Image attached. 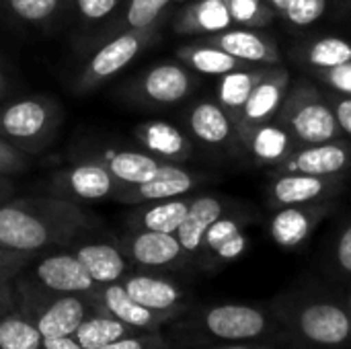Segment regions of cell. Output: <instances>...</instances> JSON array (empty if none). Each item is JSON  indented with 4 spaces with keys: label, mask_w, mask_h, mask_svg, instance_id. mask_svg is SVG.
I'll use <instances>...</instances> for the list:
<instances>
[{
    "label": "cell",
    "mask_w": 351,
    "mask_h": 349,
    "mask_svg": "<svg viewBox=\"0 0 351 349\" xmlns=\"http://www.w3.org/2000/svg\"><path fill=\"white\" fill-rule=\"evenodd\" d=\"M101 222L82 204L58 195H12L0 204V247L39 255L68 249Z\"/></svg>",
    "instance_id": "6da1fadb"
},
{
    "label": "cell",
    "mask_w": 351,
    "mask_h": 349,
    "mask_svg": "<svg viewBox=\"0 0 351 349\" xmlns=\"http://www.w3.org/2000/svg\"><path fill=\"white\" fill-rule=\"evenodd\" d=\"M64 109L51 95H27L0 103V138L27 156H39L56 140Z\"/></svg>",
    "instance_id": "7a4b0ae2"
},
{
    "label": "cell",
    "mask_w": 351,
    "mask_h": 349,
    "mask_svg": "<svg viewBox=\"0 0 351 349\" xmlns=\"http://www.w3.org/2000/svg\"><path fill=\"white\" fill-rule=\"evenodd\" d=\"M14 296L19 309L37 325L43 339L72 337L76 329L95 313H105L97 296L51 294L16 276Z\"/></svg>",
    "instance_id": "3957f363"
},
{
    "label": "cell",
    "mask_w": 351,
    "mask_h": 349,
    "mask_svg": "<svg viewBox=\"0 0 351 349\" xmlns=\"http://www.w3.org/2000/svg\"><path fill=\"white\" fill-rule=\"evenodd\" d=\"M175 323L179 331L193 333L197 337H208L222 344H247L261 341L271 335L280 319L253 304L226 302L204 309L183 323L179 319Z\"/></svg>",
    "instance_id": "277c9868"
},
{
    "label": "cell",
    "mask_w": 351,
    "mask_h": 349,
    "mask_svg": "<svg viewBox=\"0 0 351 349\" xmlns=\"http://www.w3.org/2000/svg\"><path fill=\"white\" fill-rule=\"evenodd\" d=\"M276 121L294 136L298 146L331 142L343 134L329 101L315 84L304 80L290 84Z\"/></svg>",
    "instance_id": "5b68a950"
},
{
    "label": "cell",
    "mask_w": 351,
    "mask_h": 349,
    "mask_svg": "<svg viewBox=\"0 0 351 349\" xmlns=\"http://www.w3.org/2000/svg\"><path fill=\"white\" fill-rule=\"evenodd\" d=\"M158 35L160 27H150L123 31L115 37L101 41V45L93 49L88 60L80 66L74 78V91L82 95L101 88L121 70H125L144 49H148L158 39Z\"/></svg>",
    "instance_id": "8992f818"
},
{
    "label": "cell",
    "mask_w": 351,
    "mask_h": 349,
    "mask_svg": "<svg viewBox=\"0 0 351 349\" xmlns=\"http://www.w3.org/2000/svg\"><path fill=\"white\" fill-rule=\"evenodd\" d=\"M280 321L292 329V333L313 348L339 349L351 341L350 311L331 300H306L290 309L288 315L278 313Z\"/></svg>",
    "instance_id": "52a82bcc"
},
{
    "label": "cell",
    "mask_w": 351,
    "mask_h": 349,
    "mask_svg": "<svg viewBox=\"0 0 351 349\" xmlns=\"http://www.w3.org/2000/svg\"><path fill=\"white\" fill-rule=\"evenodd\" d=\"M19 276L51 294H78L93 298L101 290L70 249H53L35 255Z\"/></svg>",
    "instance_id": "ba28073f"
},
{
    "label": "cell",
    "mask_w": 351,
    "mask_h": 349,
    "mask_svg": "<svg viewBox=\"0 0 351 349\" xmlns=\"http://www.w3.org/2000/svg\"><path fill=\"white\" fill-rule=\"evenodd\" d=\"M193 88L195 78L183 64L160 62L130 80L121 93L136 105L167 107L187 99Z\"/></svg>",
    "instance_id": "9c48e42d"
},
{
    "label": "cell",
    "mask_w": 351,
    "mask_h": 349,
    "mask_svg": "<svg viewBox=\"0 0 351 349\" xmlns=\"http://www.w3.org/2000/svg\"><path fill=\"white\" fill-rule=\"evenodd\" d=\"M51 195L76 204L107 200L115 202L123 189V183H119L97 156H86L78 163H72L70 167L60 169L51 179Z\"/></svg>",
    "instance_id": "30bf717a"
},
{
    "label": "cell",
    "mask_w": 351,
    "mask_h": 349,
    "mask_svg": "<svg viewBox=\"0 0 351 349\" xmlns=\"http://www.w3.org/2000/svg\"><path fill=\"white\" fill-rule=\"evenodd\" d=\"M117 243L134 269L162 272L181 267L189 261L177 234L128 228Z\"/></svg>",
    "instance_id": "8fae6325"
},
{
    "label": "cell",
    "mask_w": 351,
    "mask_h": 349,
    "mask_svg": "<svg viewBox=\"0 0 351 349\" xmlns=\"http://www.w3.org/2000/svg\"><path fill=\"white\" fill-rule=\"evenodd\" d=\"M343 185V177H317L302 173H278L267 185V204L278 210L286 206L329 202Z\"/></svg>",
    "instance_id": "7c38bea8"
},
{
    "label": "cell",
    "mask_w": 351,
    "mask_h": 349,
    "mask_svg": "<svg viewBox=\"0 0 351 349\" xmlns=\"http://www.w3.org/2000/svg\"><path fill=\"white\" fill-rule=\"evenodd\" d=\"M101 309L119 319L121 323H125L128 327L136 329V331H162V327L175 323L179 317H183L189 311L183 309H173V311H152L142 306L140 302H136L119 282L115 284H105L99 290L97 296Z\"/></svg>",
    "instance_id": "4fadbf2b"
},
{
    "label": "cell",
    "mask_w": 351,
    "mask_h": 349,
    "mask_svg": "<svg viewBox=\"0 0 351 349\" xmlns=\"http://www.w3.org/2000/svg\"><path fill=\"white\" fill-rule=\"evenodd\" d=\"M351 169V146L339 140L298 146L284 158L276 173H302L317 177H341Z\"/></svg>",
    "instance_id": "5bb4252c"
},
{
    "label": "cell",
    "mask_w": 351,
    "mask_h": 349,
    "mask_svg": "<svg viewBox=\"0 0 351 349\" xmlns=\"http://www.w3.org/2000/svg\"><path fill=\"white\" fill-rule=\"evenodd\" d=\"M199 177L187 169H183L179 163H169L165 160L160 169L144 183L138 185H123L115 202L119 204H148V202H158V200H171V197H181L187 195L195 185Z\"/></svg>",
    "instance_id": "9a60e30c"
},
{
    "label": "cell",
    "mask_w": 351,
    "mask_h": 349,
    "mask_svg": "<svg viewBox=\"0 0 351 349\" xmlns=\"http://www.w3.org/2000/svg\"><path fill=\"white\" fill-rule=\"evenodd\" d=\"M288 88H290V72L282 68L280 64L267 66L263 78L253 88L251 97L247 99V103L243 105L234 121L237 132L243 128L265 123V121H276Z\"/></svg>",
    "instance_id": "2e32d148"
},
{
    "label": "cell",
    "mask_w": 351,
    "mask_h": 349,
    "mask_svg": "<svg viewBox=\"0 0 351 349\" xmlns=\"http://www.w3.org/2000/svg\"><path fill=\"white\" fill-rule=\"evenodd\" d=\"M204 41L228 51L230 56L259 66H276L282 62L278 43L263 31L251 27H230L226 31L206 35Z\"/></svg>",
    "instance_id": "e0dca14e"
},
{
    "label": "cell",
    "mask_w": 351,
    "mask_h": 349,
    "mask_svg": "<svg viewBox=\"0 0 351 349\" xmlns=\"http://www.w3.org/2000/svg\"><path fill=\"white\" fill-rule=\"evenodd\" d=\"M329 212L331 204L327 202L278 208L269 222V234L280 247L296 249L308 241L313 230L321 224V220H325Z\"/></svg>",
    "instance_id": "ac0fdd59"
},
{
    "label": "cell",
    "mask_w": 351,
    "mask_h": 349,
    "mask_svg": "<svg viewBox=\"0 0 351 349\" xmlns=\"http://www.w3.org/2000/svg\"><path fill=\"white\" fill-rule=\"evenodd\" d=\"M123 290L142 306L152 311H173L183 309L189 311L187 292L173 280L158 276L156 272L132 269L121 282Z\"/></svg>",
    "instance_id": "d6986e66"
},
{
    "label": "cell",
    "mask_w": 351,
    "mask_h": 349,
    "mask_svg": "<svg viewBox=\"0 0 351 349\" xmlns=\"http://www.w3.org/2000/svg\"><path fill=\"white\" fill-rule=\"evenodd\" d=\"M90 237V234H88ZM88 237L72 243L68 249L78 257V261L84 265L88 276L99 284H115L121 282L134 267L123 255L119 243L109 241H88Z\"/></svg>",
    "instance_id": "ffe728a7"
},
{
    "label": "cell",
    "mask_w": 351,
    "mask_h": 349,
    "mask_svg": "<svg viewBox=\"0 0 351 349\" xmlns=\"http://www.w3.org/2000/svg\"><path fill=\"white\" fill-rule=\"evenodd\" d=\"M0 349H43L37 325L16 304L14 282L0 286Z\"/></svg>",
    "instance_id": "44dd1931"
},
{
    "label": "cell",
    "mask_w": 351,
    "mask_h": 349,
    "mask_svg": "<svg viewBox=\"0 0 351 349\" xmlns=\"http://www.w3.org/2000/svg\"><path fill=\"white\" fill-rule=\"evenodd\" d=\"M175 2H185V0H125L123 6L103 27L95 31V39H99L101 43L123 31L160 27L169 8Z\"/></svg>",
    "instance_id": "7402d4cb"
},
{
    "label": "cell",
    "mask_w": 351,
    "mask_h": 349,
    "mask_svg": "<svg viewBox=\"0 0 351 349\" xmlns=\"http://www.w3.org/2000/svg\"><path fill=\"white\" fill-rule=\"evenodd\" d=\"M237 134L247 146V150L255 156V160L269 167H278L298 148L294 136L278 121H265L259 125L243 128Z\"/></svg>",
    "instance_id": "603a6c76"
},
{
    "label": "cell",
    "mask_w": 351,
    "mask_h": 349,
    "mask_svg": "<svg viewBox=\"0 0 351 349\" xmlns=\"http://www.w3.org/2000/svg\"><path fill=\"white\" fill-rule=\"evenodd\" d=\"M226 214V204L216 195H195L191 197L189 210L185 220L181 222L179 230L175 232L185 255L191 259H199L204 237L208 228Z\"/></svg>",
    "instance_id": "cb8c5ba5"
},
{
    "label": "cell",
    "mask_w": 351,
    "mask_h": 349,
    "mask_svg": "<svg viewBox=\"0 0 351 349\" xmlns=\"http://www.w3.org/2000/svg\"><path fill=\"white\" fill-rule=\"evenodd\" d=\"M72 10V0H0V16L23 29H53Z\"/></svg>",
    "instance_id": "d4e9b609"
},
{
    "label": "cell",
    "mask_w": 351,
    "mask_h": 349,
    "mask_svg": "<svg viewBox=\"0 0 351 349\" xmlns=\"http://www.w3.org/2000/svg\"><path fill=\"white\" fill-rule=\"evenodd\" d=\"M232 27L224 0H187L175 14L173 29L179 35H214Z\"/></svg>",
    "instance_id": "484cf974"
},
{
    "label": "cell",
    "mask_w": 351,
    "mask_h": 349,
    "mask_svg": "<svg viewBox=\"0 0 351 349\" xmlns=\"http://www.w3.org/2000/svg\"><path fill=\"white\" fill-rule=\"evenodd\" d=\"M134 138L146 152L169 163H183L193 152L191 140L167 121H144L134 130Z\"/></svg>",
    "instance_id": "4316f807"
},
{
    "label": "cell",
    "mask_w": 351,
    "mask_h": 349,
    "mask_svg": "<svg viewBox=\"0 0 351 349\" xmlns=\"http://www.w3.org/2000/svg\"><path fill=\"white\" fill-rule=\"evenodd\" d=\"M189 204H191V197H185V195L140 204L128 216V228L130 230H154V232L175 234L187 216Z\"/></svg>",
    "instance_id": "83f0119b"
},
{
    "label": "cell",
    "mask_w": 351,
    "mask_h": 349,
    "mask_svg": "<svg viewBox=\"0 0 351 349\" xmlns=\"http://www.w3.org/2000/svg\"><path fill=\"white\" fill-rule=\"evenodd\" d=\"M191 134L208 144V146H222L228 144L230 138L237 134V125L228 111L218 101H199L191 107L187 117Z\"/></svg>",
    "instance_id": "f1b7e54d"
},
{
    "label": "cell",
    "mask_w": 351,
    "mask_h": 349,
    "mask_svg": "<svg viewBox=\"0 0 351 349\" xmlns=\"http://www.w3.org/2000/svg\"><path fill=\"white\" fill-rule=\"evenodd\" d=\"M97 158L123 185H138V183L148 181L165 163L146 150L140 152V150H130V148H111V150L101 152V156Z\"/></svg>",
    "instance_id": "f546056e"
},
{
    "label": "cell",
    "mask_w": 351,
    "mask_h": 349,
    "mask_svg": "<svg viewBox=\"0 0 351 349\" xmlns=\"http://www.w3.org/2000/svg\"><path fill=\"white\" fill-rule=\"evenodd\" d=\"M177 58L191 68L193 72L206 74V76H222L239 68H247L251 64L230 56L228 51L208 43V41H197V43H187L177 49ZM259 66V64H257Z\"/></svg>",
    "instance_id": "4dcf8cb0"
},
{
    "label": "cell",
    "mask_w": 351,
    "mask_h": 349,
    "mask_svg": "<svg viewBox=\"0 0 351 349\" xmlns=\"http://www.w3.org/2000/svg\"><path fill=\"white\" fill-rule=\"evenodd\" d=\"M265 70H267V66L251 64L247 68H239V70H232L228 74L218 76V86H216L218 103L228 111L232 121H237L243 105L251 97L257 82L263 78Z\"/></svg>",
    "instance_id": "1f68e13d"
},
{
    "label": "cell",
    "mask_w": 351,
    "mask_h": 349,
    "mask_svg": "<svg viewBox=\"0 0 351 349\" xmlns=\"http://www.w3.org/2000/svg\"><path fill=\"white\" fill-rule=\"evenodd\" d=\"M134 333H138V331L128 327L119 319H115L107 313H95L76 329V333L72 337L82 346V349H101L121 337L134 335Z\"/></svg>",
    "instance_id": "d6a6232c"
},
{
    "label": "cell",
    "mask_w": 351,
    "mask_h": 349,
    "mask_svg": "<svg viewBox=\"0 0 351 349\" xmlns=\"http://www.w3.org/2000/svg\"><path fill=\"white\" fill-rule=\"evenodd\" d=\"M302 56L315 70H329L350 62L351 43L343 37H321L308 43Z\"/></svg>",
    "instance_id": "836d02e7"
},
{
    "label": "cell",
    "mask_w": 351,
    "mask_h": 349,
    "mask_svg": "<svg viewBox=\"0 0 351 349\" xmlns=\"http://www.w3.org/2000/svg\"><path fill=\"white\" fill-rule=\"evenodd\" d=\"M230 12L232 25L259 29L274 21L276 10L267 4V0H224Z\"/></svg>",
    "instance_id": "e575fe53"
},
{
    "label": "cell",
    "mask_w": 351,
    "mask_h": 349,
    "mask_svg": "<svg viewBox=\"0 0 351 349\" xmlns=\"http://www.w3.org/2000/svg\"><path fill=\"white\" fill-rule=\"evenodd\" d=\"M123 2L125 0H72V10L82 27L97 31L123 6Z\"/></svg>",
    "instance_id": "d590c367"
},
{
    "label": "cell",
    "mask_w": 351,
    "mask_h": 349,
    "mask_svg": "<svg viewBox=\"0 0 351 349\" xmlns=\"http://www.w3.org/2000/svg\"><path fill=\"white\" fill-rule=\"evenodd\" d=\"M243 232V224L237 220V218H230V216H222L218 218L206 232L204 237V245H202V253H199V259H208L222 243H226L228 239H232L234 234Z\"/></svg>",
    "instance_id": "8d00e7d4"
},
{
    "label": "cell",
    "mask_w": 351,
    "mask_h": 349,
    "mask_svg": "<svg viewBox=\"0 0 351 349\" xmlns=\"http://www.w3.org/2000/svg\"><path fill=\"white\" fill-rule=\"evenodd\" d=\"M325 8L327 0H290L282 16L294 27H308L325 14Z\"/></svg>",
    "instance_id": "74e56055"
},
{
    "label": "cell",
    "mask_w": 351,
    "mask_h": 349,
    "mask_svg": "<svg viewBox=\"0 0 351 349\" xmlns=\"http://www.w3.org/2000/svg\"><path fill=\"white\" fill-rule=\"evenodd\" d=\"M101 349H171V339L162 331H138Z\"/></svg>",
    "instance_id": "f35d334b"
},
{
    "label": "cell",
    "mask_w": 351,
    "mask_h": 349,
    "mask_svg": "<svg viewBox=\"0 0 351 349\" xmlns=\"http://www.w3.org/2000/svg\"><path fill=\"white\" fill-rule=\"evenodd\" d=\"M31 167V156L23 154L6 140L0 138V177H16L27 173Z\"/></svg>",
    "instance_id": "ab89813d"
},
{
    "label": "cell",
    "mask_w": 351,
    "mask_h": 349,
    "mask_svg": "<svg viewBox=\"0 0 351 349\" xmlns=\"http://www.w3.org/2000/svg\"><path fill=\"white\" fill-rule=\"evenodd\" d=\"M33 257L35 255L0 247V286L6 282H12L33 261Z\"/></svg>",
    "instance_id": "60d3db41"
},
{
    "label": "cell",
    "mask_w": 351,
    "mask_h": 349,
    "mask_svg": "<svg viewBox=\"0 0 351 349\" xmlns=\"http://www.w3.org/2000/svg\"><path fill=\"white\" fill-rule=\"evenodd\" d=\"M247 245H249V241H247L245 232H239V234H234L232 239H228L226 243H222V245L206 259V263H214V265L230 263V261L239 259V257L247 251Z\"/></svg>",
    "instance_id": "b9f144b4"
},
{
    "label": "cell",
    "mask_w": 351,
    "mask_h": 349,
    "mask_svg": "<svg viewBox=\"0 0 351 349\" xmlns=\"http://www.w3.org/2000/svg\"><path fill=\"white\" fill-rule=\"evenodd\" d=\"M317 74L333 91L351 97V60L346 62V64H341V66L329 68V70H317Z\"/></svg>",
    "instance_id": "7bdbcfd3"
},
{
    "label": "cell",
    "mask_w": 351,
    "mask_h": 349,
    "mask_svg": "<svg viewBox=\"0 0 351 349\" xmlns=\"http://www.w3.org/2000/svg\"><path fill=\"white\" fill-rule=\"evenodd\" d=\"M329 101V105H331V109H333V113H335V119H337V123H339V128H341V132L343 134H348L351 136V97L350 95H341V93H337V95H333L331 99H327Z\"/></svg>",
    "instance_id": "ee69618b"
},
{
    "label": "cell",
    "mask_w": 351,
    "mask_h": 349,
    "mask_svg": "<svg viewBox=\"0 0 351 349\" xmlns=\"http://www.w3.org/2000/svg\"><path fill=\"white\" fill-rule=\"evenodd\" d=\"M335 259L337 265L343 274L351 276V224L341 232L339 241H337V249H335Z\"/></svg>",
    "instance_id": "f6af8a7d"
},
{
    "label": "cell",
    "mask_w": 351,
    "mask_h": 349,
    "mask_svg": "<svg viewBox=\"0 0 351 349\" xmlns=\"http://www.w3.org/2000/svg\"><path fill=\"white\" fill-rule=\"evenodd\" d=\"M43 349H82V346L74 337H56L43 339Z\"/></svg>",
    "instance_id": "bcb514c9"
},
{
    "label": "cell",
    "mask_w": 351,
    "mask_h": 349,
    "mask_svg": "<svg viewBox=\"0 0 351 349\" xmlns=\"http://www.w3.org/2000/svg\"><path fill=\"white\" fill-rule=\"evenodd\" d=\"M12 195H16V187L10 181V177H0V204L6 202Z\"/></svg>",
    "instance_id": "7dc6e473"
},
{
    "label": "cell",
    "mask_w": 351,
    "mask_h": 349,
    "mask_svg": "<svg viewBox=\"0 0 351 349\" xmlns=\"http://www.w3.org/2000/svg\"><path fill=\"white\" fill-rule=\"evenodd\" d=\"M6 91H8V70H6V64L0 56V103L6 97Z\"/></svg>",
    "instance_id": "c3c4849f"
},
{
    "label": "cell",
    "mask_w": 351,
    "mask_h": 349,
    "mask_svg": "<svg viewBox=\"0 0 351 349\" xmlns=\"http://www.w3.org/2000/svg\"><path fill=\"white\" fill-rule=\"evenodd\" d=\"M216 349H274L269 346H263V344H257V341H247V344H224Z\"/></svg>",
    "instance_id": "681fc988"
},
{
    "label": "cell",
    "mask_w": 351,
    "mask_h": 349,
    "mask_svg": "<svg viewBox=\"0 0 351 349\" xmlns=\"http://www.w3.org/2000/svg\"><path fill=\"white\" fill-rule=\"evenodd\" d=\"M288 2L290 0H267V4L276 10V14H284V10H286V6H288Z\"/></svg>",
    "instance_id": "f907efd6"
},
{
    "label": "cell",
    "mask_w": 351,
    "mask_h": 349,
    "mask_svg": "<svg viewBox=\"0 0 351 349\" xmlns=\"http://www.w3.org/2000/svg\"><path fill=\"white\" fill-rule=\"evenodd\" d=\"M346 309L350 311V315H351V296H350V298H348V304H346Z\"/></svg>",
    "instance_id": "816d5d0a"
},
{
    "label": "cell",
    "mask_w": 351,
    "mask_h": 349,
    "mask_svg": "<svg viewBox=\"0 0 351 349\" xmlns=\"http://www.w3.org/2000/svg\"><path fill=\"white\" fill-rule=\"evenodd\" d=\"M185 2H187V0H185Z\"/></svg>",
    "instance_id": "f5cc1de1"
}]
</instances>
